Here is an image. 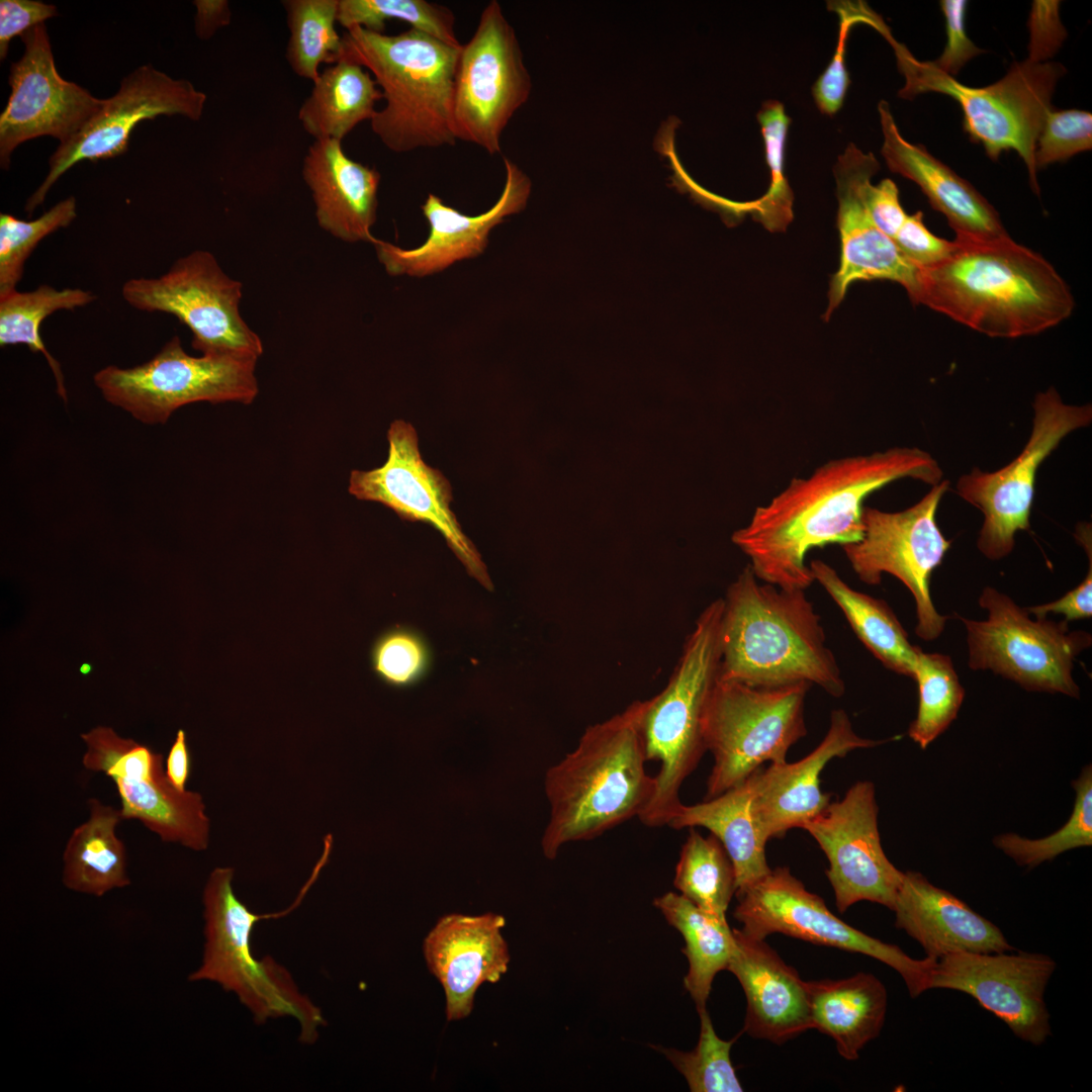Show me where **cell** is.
Returning a JSON list of instances; mask_svg holds the SVG:
<instances>
[{"label": "cell", "mask_w": 1092, "mask_h": 1092, "mask_svg": "<svg viewBox=\"0 0 1092 1092\" xmlns=\"http://www.w3.org/2000/svg\"><path fill=\"white\" fill-rule=\"evenodd\" d=\"M943 472L916 447H893L867 455L831 459L806 477H794L749 523L735 531L733 543L749 558L762 582L806 590L813 582L806 557L813 548L841 547L862 538L866 498L903 478L935 485Z\"/></svg>", "instance_id": "obj_1"}, {"label": "cell", "mask_w": 1092, "mask_h": 1092, "mask_svg": "<svg viewBox=\"0 0 1092 1092\" xmlns=\"http://www.w3.org/2000/svg\"><path fill=\"white\" fill-rule=\"evenodd\" d=\"M911 301L993 338L1039 334L1068 318L1075 306L1053 265L1009 235L956 237L946 257L920 268Z\"/></svg>", "instance_id": "obj_2"}, {"label": "cell", "mask_w": 1092, "mask_h": 1092, "mask_svg": "<svg viewBox=\"0 0 1092 1092\" xmlns=\"http://www.w3.org/2000/svg\"><path fill=\"white\" fill-rule=\"evenodd\" d=\"M719 678L752 687L809 682L840 698L845 684L803 589L759 582L747 564L723 598Z\"/></svg>", "instance_id": "obj_3"}, {"label": "cell", "mask_w": 1092, "mask_h": 1092, "mask_svg": "<svg viewBox=\"0 0 1092 1092\" xmlns=\"http://www.w3.org/2000/svg\"><path fill=\"white\" fill-rule=\"evenodd\" d=\"M644 701L588 726L573 751L548 769L549 823L541 845L554 858L570 841L590 840L637 817L649 804L655 779L647 774L641 731Z\"/></svg>", "instance_id": "obj_4"}, {"label": "cell", "mask_w": 1092, "mask_h": 1092, "mask_svg": "<svg viewBox=\"0 0 1092 1092\" xmlns=\"http://www.w3.org/2000/svg\"><path fill=\"white\" fill-rule=\"evenodd\" d=\"M460 48L413 28L388 35L354 26L342 36L339 60L367 69L385 99L370 123L389 151L455 145L453 94Z\"/></svg>", "instance_id": "obj_5"}, {"label": "cell", "mask_w": 1092, "mask_h": 1092, "mask_svg": "<svg viewBox=\"0 0 1092 1092\" xmlns=\"http://www.w3.org/2000/svg\"><path fill=\"white\" fill-rule=\"evenodd\" d=\"M723 599L699 615L664 689L644 700L641 731L647 761L659 762L653 796L639 820L667 825L681 802L679 791L707 751L703 720L719 678Z\"/></svg>", "instance_id": "obj_6"}, {"label": "cell", "mask_w": 1092, "mask_h": 1092, "mask_svg": "<svg viewBox=\"0 0 1092 1092\" xmlns=\"http://www.w3.org/2000/svg\"><path fill=\"white\" fill-rule=\"evenodd\" d=\"M233 868H215L203 890L204 948L202 961L188 979L218 984L233 992L257 1024L290 1016L300 1026L299 1040L312 1044L327 1024L322 1010L300 992L288 970L273 958L257 959L251 934L262 919L280 918L293 909L255 914L236 896Z\"/></svg>", "instance_id": "obj_7"}, {"label": "cell", "mask_w": 1092, "mask_h": 1092, "mask_svg": "<svg viewBox=\"0 0 1092 1092\" xmlns=\"http://www.w3.org/2000/svg\"><path fill=\"white\" fill-rule=\"evenodd\" d=\"M882 35L893 48L905 77L899 96L912 99L933 92L953 98L962 108L964 128L970 139L980 143L992 160L998 159L1002 152H1016L1027 168L1033 191L1038 193L1035 144L1045 116L1053 109L1052 97L1066 72L1065 67L1027 58L1013 63L999 81L971 87L941 72L932 62L917 60L893 37L889 28Z\"/></svg>", "instance_id": "obj_8"}, {"label": "cell", "mask_w": 1092, "mask_h": 1092, "mask_svg": "<svg viewBox=\"0 0 1092 1092\" xmlns=\"http://www.w3.org/2000/svg\"><path fill=\"white\" fill-rule=\"evenodd\" d=\"M812 685L752 687L718 678L706 706L703 734L714 764L705 800L738 785L761 764L786 761L805 737V700Z\"/></svg>", "instance_id": "obj_9"}, {"label": "cell", "mask_w": 1092, "mask_h": 1092, "mask_svg": "<svg viewBox=\"0 0 1092 1092\" xmlns=\"http://www.w3.org/2000/svg\"><path fill=\"white\" fill-rule=\"evenodd\" d=\"M979 604L988 611L986 620L959 617L972 669L991 670L1027 691L1079 698L1072 672L1076 657L1091 646L1090 633L1071 631L1065 620H1031L1025 608L991 586L982 590Z\"/></svg>", "instance_id": "obj_10"}, {"label": "cell", "mask_w": 1092, "mask_h": 1092, "mask_svg": "<svg viewBox=\"0 0 1092 1092\" xmlns=\"http://www.w3.org/2000/svg\"><path fill=\"white\" fill-rule=\"evenodd\" d=\"M257 360L186 353L178 336L149 361L106 366L93 376L111 404L146 424L166 423L179 407L198 401L251 403L258 394Z\"/></svg>", "instance_id": "obj_11"}, {"label": "cell", "mask_w": 1092, "mask_h": 1092, "mask_svg": "<svg viewBox=\"0 0 1092 1092\" xmlns=\"http://www.w3.org/2000/svg\"><path fill=\"white\" fill-rule=\"evenodd\" d=\"M121 294L138 310L176 316L192 333V347L201 355L258 360L263 353L262 341L239 309L242 283L228 276L207 251L179 258L159 277L128 279Z\"/></svg>", "instance_id": "obj_12"}, {"label": "cell", "mask_w": 1092, "mask_h": 1092, "mask_svg": "<svg viewBox=\"0 0 1092 1092\" xmlns=\"http://www.w3.org/2000/svg\"><path fill=\"white\" fill-rule=\"evenodd\" d=\"M733 915L744 933L759 939L781 933L811 943L858 952L894 969L911 997L928 991L935 959L917 960L895 944L884 942L843 922L823 899L809 892L787 867H778L735 893Z\"/></svg>", "instance_id": "obj_13"}, {"label": "cell", "mask_w": 1092, "mask_h": 1092, "mask_svg": "<svg viewBox=\"0 0 1092 1092\" xmlns=\"http://www.w3.org/2000/svg\"><path fill=\"white\" fill-rule=\"evenodd\" d=\"M948 486V480H941L918 503L900 512L863 507L862 538L842 546L863 583L879 584L882 574L889 573L905 584L915 601V633L925 641L936 639L949 619L936 611L929 588L932 572L951 545L936 522L938 505Z\"/></svg>", "instance_id": "obj_14"}, {"label": "cell", "mask_w": 1092, "mask_h": 1092, "mask_svg": "<svg viewBox=\"0 0 1092 1092\" xmlns=\"http://www.w3.org/2000/svg\"><path fill=\"white\" fill-rule=\"evenodd\" d=\"M1032 406L1031 433L1018 456L993 472L975 467L957 482V493L984 516L977 546L991 560L1006 557L1015 534L1029 529L1039 465L1068 434L1092 422L1091 404H1067L1055 387L1037 393Z\"/></svg>", "instance_id": "obj_15"}, {"label": "cell", "mask_w": 1092, "mask_h": 1092, "mask_svg": "<svg viewBox=\"0 0 1092 1092\" xmlns=\"http://www.w3.org/2000/svg\"><path fill=\"white\" fill-rule=\"evenodd\" d=\"M530 90L516 32L500 4L492 0L459 51L453 94L456 139L489 155L499 154L503 131Z\"/></svg>", "instance_id": "obj_16"}, {"label": "cell", "mask_w": 1092, "mask_h": 1092, "mask_svg": "<svg viewBox=\"0 0 1092 1092\" xmlns=\"http://www.w3.org/2000/svg\"><path fill=\"white\" fill-rule=\"evenodd\" d=\"M83 766L114 784L124 819L138 820L164 842L207 848L209 819L199 793L180 792L168 780L164 757L149 746L99 726L81 735Z\"/></svg>", "instance_id": "obj_17"}, {"label": "cell", "mask_w": 1092, "mask_h": 1092, "mask_svg": "<svg viewBox=\"0 0 1092 1092\" xmlns=\"http://www.w3.org/2000/svg\"><path fill=\"white\" fill-rule=\"evenodd\" d=\"M206 95L185 79H174L152 65L124 77L118 91L103 99L99 110L50 158V170L24 206L30 214L61 176L82 161L110 159L126 152L130 133L143 120L181 115L199 120Z\"/></svg>", "instance_id": "obj_18"}, {"label": "cell", "mask_w": 1092, "mask_h": 1092, "mask_svg": "<svg viewBox=\"0 0 1092 1092\" xmlns=\"http://www.w3.org/2000/svg\"><path fill=\"white\" fill-rule=\"evenodd\" d=\"M387 440L388 456L382 466L351 471L350 494L361 500L380 503L404 521L433 527L468 573L490 588L486 567L450 508L451 484L440 470L423 460L415 428L395 420L390 424Z\"/></svg>", "instance_id": "obj_19"}, {"label": "cell", "mask_w": 1092, "mask_h": 1092, "mask_svg": "<svg viewBox=\"0 0 1092 1092\" xmlns=\"http://www.w3.org/2000/svg\"><path fill=\"white\" fill-rule=\"evenodd\" d=\"M878 813L874 784L859 781L803 826L829 861L826 876L839 912L860 901L894 907L903 872L882 847Z\"/></svg>", "instance_id": "obj_20"}, {"label": "cell", "mask_w": 1092, "mask_h": 1092, "mask_svg": "<svg viewBox=\"0 0 1092 1092\" xmlns=\"http://www.w3.org/2000/svg\"><path fill=\"white\" fill-rule=\"evenodd\" d=\"M954 952L937 959L928 989L972 996L1021 1040L1040 1045L1051 1034L1044 991L1056 962L1042 953Z\"/></svg>", "instance_id": "obj_21"}, {"label": "cell", "mask_w": 1092, "mask_h": 1092, "mask_svg": "<svg viewBox=\"0 0 1092 1092\" xmlns=\"http://www.w3.org/2000/svg\"><path fill=\"white\" fill-rule=\"evenodd\" d=\"M22 57L11 64V92L0 114V166L8 169L20 144L43 135L71 139L95 114L103 99L63 79L56 68L44 23L23 35Z\"/></svg>", "instance_id": "obj_22"}, {"label": "cell", "mask_w": 1092, "mask_h": 1092, "mask_svg": "<svg viewBox=\"0 0 1092 1092\" xmlns=\"http://www.w3.org/2000/svg\"><path fill=\"white\" fill-rule=\"evenodd\" d=\"M879 169L874 154L852 143L834 166L840 260L829 284L825 321L858 281L888 280L902 285L911 300L916 294L920 268L877 228L864 202V188Z\"/></svg>", "instance_id": "obj_23"}, {"label": "cell", "mask_w": 1092, "mask_h": 1092, "mask_svg": "<svg viewBox=\"0 0 1092 1092\" xmlns=\"http://www.w3.org/2000/svg\"><path fill=\"white\" fill-rule=\"evenodd\" d=\"M506 183L502 195L487 211L467 215L429 194L421 206L429 225V237L418 248L405 250L375 239L378 260L388 274L423 277L440 272L463 259L482 254L489 232L504 219L524 209L531 183L508 158L504 159Z\"/></svg>", "instance_id": "obj_24"}, {"label": "cell", "mask_w": 1092, "mask_h": 1092, "mask_svg": "<svg viewBox=\"0 0 1092 1092\" xmlns=\"http://www.w3.org/2000/svg\"><path fill=\"white\" fill-rule=\"evenodd\" d=\"M887 741L858 736L845 711L834 710L825 737L808 755L752 772V807L762 838L767 842L803 828L829 805L831 796L821 791L820 775L831 759Z\"/></svg>", "instance_id": "obj_25"}, {"label": "cell", "mask_w": 1092, "mask_h": 1092, "mask_svg": "<svg viewBox=\"0 0 1092 1092\" xmlns=\"http://www.w3.org/2000/svg\"><path fill=\"white\" fill-rule=\"evenodd\" d=\"M505 924L502 915L490 912L453 913L441 917L425 937V961L443 987L448 1020L469 1016L477 989L485 982H498L508 971Z\"/></svg>", "instance_id": "obj_26"}, {"label": "cell", "mask_w": 1092, "mask_h": 1092, "mask_svg": "<svg viewBox=\"0 0 1092 1092\" xmlns=\"http://www.w3.org/2000/svg\"><path fill=\"white\" fill-rule=\"evenodd\" d=\"M735 947L726 970L746 997L747 1034L777 1044L812 1029L807 982L764 939L733 929Z\"/></svg>", "instance_id": "obj_27"}, {"label": "cell", "mask_w": 1092, "mask_h": 1092, "mask_svg": "<svg viewBox=\"0 0 1092 1092\" xmlns=\"http://www.w3.org/2000/svg\"><path fill=\"white\" fill-rule=\"evenodd\" d=\"M892 911L895 926L920 943L931 959L1013 949L994 923L918 872H903Z\"/></svg>", "instance_id": "obj_28"}, {"label": "cell", "mask_w": 1092, "mask_h": 1092, "mask_svg": "<svg viewBox=\"0 0 1092 1092\" xmlns=\"http://www.w3.org/2000/svg\"><path fill=\"white\" fill-rule=\"evenodd\" d=\"M883 132L881 153L889 169L913 181L931 206L947 219L956 237L993 239L1008 236L999 213L968 181L900 133L889 104L878 105Z\"/></svg>", "instance_id": "obj_29"}, {"label": "cell", "mask_w": 1092, "mask_h": 1092, "mask_svg": "<svg viewBox=\"0 0 1092 1092\" xmlns=\"http://www.w3.org/2000/svg\"><path fill=\"white\" fill-rule=\"evenodd\" d=\"M302 177L322 229L346 242H374L371 228L380 183L376 169L347 156L342 142L317 140L303 158Z\"/></svg>", "instance_id": "obj_30"}, {"label": "cell", "mask_w": 1092, "mask_h": 1092, "mask_svg": "<svg viewBox=\"0 0 1092 1092\" xmlns=\"http://www.w3.org/2000/svg\"><path fill=\"white\" fill-rule=\"evenodd\" d=\"M812 1029L829 1035L839 1055L853 1061L879 1036L885 1022L888 995L873 974L857 973L841 980L807 982Z\"/></svg>", "instance_id": "obj_31"}, {"label": "cell", "mask_w": 1092, "mask_h": 1092, "mask_svg": "<svg viewBox=\"0 0 1092 1092\" xmlns=\"http://www.w3.org/2000/svg\"><path fill=\"white\" fill-rule=\"evenodd\" d=\"M751 775L712 799L695 805L681 803L666 825L677 830L704 827L715 835L733 863L736 892L771 870L765 857L766 841L753 813Z\"/></svg>", "instance_id": "obj_32"}, {"label": "cell", "mask_w": 1092, "mask_h": 1092, "mask_svg": "<svg viewBox=\"0 0 1092 1092\" xmlns=\"http://www.w3.org/2000/svg\"><path fill=\"white\" fill-rule=\"evenodd\" d=\"M89 817L71 833L63 853L62 882L74 892L94 897L127 887V857L116 827L119 809L88 800Z\"/></svg>", "instance_id": "obj_33"}, {"label": "cell", "mask_w": 1092, "mask_h": 1092, "mask_svg": "<svg viewBox=\"0 0 1092 1092\" xmlns=\"http://www.w3.org/2000/svg\"><path fill=\"white\" fill-rule=\"evenodd\" d=\"M312 83L297 116L314 141L342 142L360 122L372 119L376 102L383 98L373 76L346 60L326 68Z\"/></svg>", "instance_id": "obj_34"}, {"label": "cell", "mask_w": 1092, "mask_h": 1092, "mask_svg": "<svg viewBox=\"0 0 1092 1092\" xmlns=\"http://www.w3.org/2000/svg\"><path fill=\"white\" fill-rule=\"evenodd\" d=\"M810 570L837 604L862 644L888 669L913 678L918 646L908 635L890 606L849 586L828 563L815 559Z\"/></svg>", "instance_id": "obj_35"}, {"label": "cell", "mask_w": 1092, "mask_h": 1092, "mask_svg": "<svg viewBox=\"0 0 1092 1092\" xmlns=\"http://www.w3.org/2000/svg\"><path fill=\"white\" fill-rule=\"evenodd\" d=\"M654 906L684 937L689 963L684 979L697 1011L706 1009L715 976L726 970L735 947L733 929L726 918L711 915L680 894L668 892Z\"/></svg>", "instance_id": "obj_36"}, {"label": "cell", "mask_w": 1092, "mask_h": 1092, "mask_svg": "<svg viewBox=\"0 0 1092 1092\" xmlns=\"http://www.w3.org/2000/svg\"><path fill=\"white\" fill-rule=\"evenodd\" d=\"M96 298L81 288L57 289L43 284L30 291L17 289L0 296V346L25 345L32 353H41L56 380L57 392L68 400L61 364L48 351L40 336V325L58 310H74Z\"/></svg>", "instance_id": "obj_37"}, {"label": "cell", "mask_w": 1092, "mask_h": 1092, "mask_svg": "<svg viewBox=\"0 0 1092 1092\" xmlns=\"http://www.w3.org/2000/svg\"><path fill=\"white\" fill-rule=\"evenodd\" d=\"M684 842L675 867L674 887L703 911L726 918L736 893L733 863L719 839L704 837L695 828Z\"/></svg>", "instance_id": "obj_38"}, {"label": "cell", "mask_w": 1092, "mask_h": 1092, "mask_svg": "<svg viewBox=\"0 0 1092 1092\" xmlns=\"http://www.w3.org/2000/svg\"><path fill=\"white\" fill-rule=\"evenodd\" d=\"M339 0H284L289 39L286 60L299 77L314 82L320 66L338 62L342 36L336 29Z\"/></svg>", "instance_id": "obj_39"}, {"label": "cell", "mask_w": 1092, "mask_h": 1092, "mask_svg": "<svg viewBox=\"0 0 1092 1092\" xmlns=\"http://www.w3.org/2000/svg\"><path fill=\"white\" fill-rule=\"evenodd\" d=\"M913 679L918 687L916 718L909 737L922 749L943 733L957 718L965 697L951 658L919 649Z\"/></svg>", "instance_id": "obj_40"}, {"label": "cell", "mask_w": 1092, "mask_h": 1092, "mask_svg": "<svg viewBox=\"0 0 1092 1092\" xmlns=\"http://www.w3.org/2000/svg\"><path fill=\"white\" fill-rule=\"evenodd\" d=\"M406 22L411 28L460 48L455 16L446 6L426 0H339L337 22L346 30L358 26L383 33L386 21Z\"/></svg>", "instance_id": "obj_41"}, {"label": "cell", "mask_w": 1092, "mask_h": 1092, "mask_svg": "<svg viewBox=\"0 0 1092 1092\" xmlns=\"http://www.w3.org/2000/svg\"><path fill=\"white\" fill-rule=\"evenodd\" d=\"M1076 791L1073 812L1058 831L1039 839H1029L1014 833L997 835L993 842L996 847L1010 856L1016 863L1029 869L1043 861L1052 860L1059 854L1078 847L1092 844V768L1091 764L1083 767L1077 780L1072 782Z\"/></svg>", "instance_id": "obj_42"}, {"label": "cell", "mask_w": 1092, "mask_h": 1092, "mask_svg": "<svg viewBox=\"0 0 1092 1092\" xmlns=\"http://www.w3.org/2000/svg\"><path fill=\"white\" fill-rule=\"evenodd\" d=\"M770 174L768 190L754 200L752 216L770 232H784L793 219V192L784 175L785 149L791 119L783 103L768 100L757 113Z\"/></svg>", "instance_id": "obj_43"}, {"label": "cell", "mask_w": 1092, "mask_h": 1092, "mask_svg": "<svg viewBox=\"0 0 1092 1092\" xmlns=\"http://www.w3.org/2000/svg\"><path fill=\"white\" fill-rule=\"evenodd\" d=\"M701 1022L697 1046L691 1052L654 1046L685 1077L692 1092L743 1091L730 1058L736 1038H720L707 1009L699 1011Z\"/></svg>", "instance_id": "obj_44"}, {"label": "cell", "mask_w": 1092, "mask_h": 1092, "mask_svg": "<svg viewBox=\"0 0 1092 1092\" xmlns=\"http://www.w3.org/2000/svg\"><path fill=\"white\" fill-rule=\"evenodd\" d=\"M77 216V201L70 196L31 220L0 214V296L16 289L24 265L49 235L69 226Z\"/></svg>", "instance_id": "obj_45"}, {"label": "cell", "mask_w": 1092, "mask_h": 1092, "mask_svg": "<svg viewBox=\"0 0 1092 1092\" xmlns=\"http://www.w3.org/2000/svg\"><path fill=\"white\" fill-rule=\"evenodd\" d=\"M372 667L385 684L402 688L418 681L426 672L429 653L420 636L405 628L382 634L371 651Z\"/></svg>", "instance_id": "obj_46"}, {"label": "cell", "mask_w": 1092, "mask_h": 1092, "mask_svg": "<svg viewBox=\"0 0 1092 1092\" xmlns=\"http://www.w3.org/2000/svg\"><path fill=\"white\" fill-rule=\"evenodd\" d=\"M828 9L839 17V32L834 55L812 87L818 109L834 115L843 105L850 84L845 65L846 40L851 27L867 22L870 7L862 1H830Z\"/></svg>", "instance_id": "obj_47"}, {"label": "cell", "mask_w": 1092, "mask_h": 1092, "mask_svg": "<svg viewBox=\"0 0 1092 1092\" xmlns=\"http://www.w3.org/2000/svg\"><path fill=\"white\" fill-rule=\"evenodd\" d=\"M1092 148V115L1080 109H1051L1036 140V171Z\"/></svg>", "instance_id": "obj_48"}, {"label": "cell", "mask_w": 1092, "mask_h": 1092, "mask_svg": "<svg viewBox=\"0 0 1092 1092\" xmlns=\"http://www.w3.org/2000/svg\"><path fill=\"white\" fill-rule=\"evenodd\" d=\"M968 2L964 0H943L940 7L946 24V44L942 54L932 64L941 72L954 76L973 58L983 53L968 37L965 28V15Z\"/></svg>", "instance_id": "obj_49"}, {"label": "cell", "mask_w": 1092, "mask_h": 1092, "mask_svg": "<svg viewBox=\"0 0 1092 1092\" xmlns=\"http://www.w3.org/2000/svg\"><path fill=\"white\" fill-rule=\"evenodd\" d=\"M892 241L919 268L939 262L952 248V241L939 238L926 228L921 211L908 214Z\"/></svg>", "instance_id": "obj_50"}, {"label": "cell", "mask_w": 1092, "mask_h": 1092, "mask_svg": "<svg viewBox=\"0 0 1092 1092\" xmlns=\"http://www.w3.org/2000/svg\"><path fill=\"white\" fill-rule=\"evenodd\" d=\"M1076 540L1083 546L1089 557V568L1084 580L1061 599L1034 607L1025 608L1035 618L1046 617L1050 613L1065 616V621L1088 619L1092 616V546L1090 524H1079L1075 532Z\"/></svg>", "instance_id": "obj_51"}, {"label": "cell", "mask_w": 1092, "mask_h": 1092, "mask_svg": "<svg viewBox=\"0 0 1092 1092\" xmlns=\"http://www.w3.org/2000/svg\"><path fill=\"white\" fill-rule=\"evenodd\" d=\"M57 14L56 6L38 0H1L0 59L6 58L12 38L23 35Z\"/></svg>", "instance_id": "obj_52"}, {"label": "cell", "mask_w": 1092, "mask_h": 1092, "mask_svg": "<svg viewBox=\"0 0 1092 1092\" xmlns=\"http://www.w3.org/2000/svg\"><path fill=\"white\" fill-rule=\"evenodd\" d=\"M1059 1H1034L1029 17V56L1046 62L1061 47L1066 31L1059 18Z\"/></svg>", "instance_id": "obj_53"}, {"label": "cell", "mask_w": 1092, "mask_h": 1092, "mask_svg": "<svg viewBox=\"0 0 1092 1092\" xmlns=\"http://www.w3.org/2000/svg\"><path fill=\"white\" fill-rule=\"evenodd\" d=\"M864 202L877 228L893 240L908 215L894 181L887 178L877 185L870 182L864 188Z\"/></svg>", "instance_id": "obj_54"}, {"label": "cell", "mask_w": 1092, "mask_h": 1092, "mask_svg": "<svg viewBox=\"0 0 1092 1092\" xmlns=\"http://www.w3.org/2000/svg\"><path fill=\"white\" fill-rule=\"evenodd\" d=\"M195 32L201 39L210 38L220 27L231 23L232 12L226 0H196Z\"/></svg>", "instance_id": "obj_55"}, {"label": "cell", "mask_w": 1092, "mask_h": 1092, "mask_svg": "<svg viewBox=\"0 0 1092 1092\" xmlns=\"http://www.w3.org/2000/svg\"><path fill=\"white\" fill-rule=\"evenodd\" d=\"M192 769L191 755L188 748L186 733L179 729L170 747L165 761V772L172 786L185 792L186 784Z\"/></svg>", "instance_id": "obj_56"}]
</instances>
